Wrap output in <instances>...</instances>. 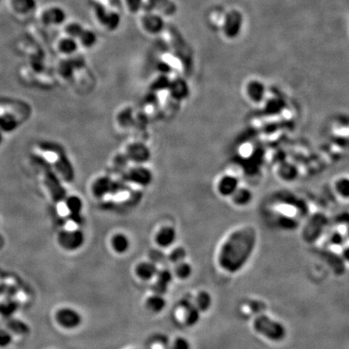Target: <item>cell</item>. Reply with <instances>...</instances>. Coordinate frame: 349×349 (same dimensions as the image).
Instances as JSON below:
<instances>
[{
  "mask_svg": "<svg viewBox=\"0 0 349 349\" xmlns=\"http://www.w3.org/2000/svg\"><path fill=\"white\" fill-rule=\"evenodd\" d=\"M256 242V230L252 226L234 230L220 248L218 256L220 267L229 273L240 271L252 255Z\"/></svg>",
  "mask_w": 349,
  "mask_h": 349,
  "instance_id": "1",
  "label": "cell"
},
{
  "mask_svg": "<svg viewBox=\"0 0 349 349\" xmlns=\"http://www.w3.org/2000/svg\"><path fill=\"white\" fill-rule=\"evenodd\" d=\"M255 314L253 327L259 335L274 342H280L286 338V329L282 322L274 320L265 312Z\"/></svg>",
  "mask_w": 349,
  "mask_h": 349,
  "instance_id": "2",
  "label": "cell"
},
{
  "mask_svg": "<svg viewBox=\"0 0 349 349\" xmlns=\"http://www.w3.org/2000/svg\"><path fill=\"white\" fill-rule=\"evenodd\" d=\"M240 185L238 175L230 171H224L216 177L213 188L219 197L229 199Z\"/></svg>",
  "mask_w": 349,
  "mask_h": 349,
  "instance_id": "3",
  "label": "cell"
},
{
  "mask_svg": "<svg viewBox=\"0 0 349 349\" xmlns=\"http://www.w3.org/2000/svg\"><path fill=\"white\" fill-rule=\"evenodd\" d=\"M244 98L251 105H259L267 97V85L259 78H250L242 86Z\"/></svg>",
  "mask_w": 349,
  "mask_h": 349,
  "instance_id": "4",
  "label": "cell"
},
{
  "mask_svg": "<svg viewBox=\"0 0 349 349\" xmlns=\"http://www.w3.org/2000/svg\"><path fill=\"white\" fill-rule=\"evenodd\" d=\"M58 242L66 251H76L84 244V233L81 230H63L58 234Z\"/></svg>",
  "mask_w": 349,
  "mask_h": 349,
  "instance_id": "5",
  "label": "cell"
},
{
  "mask_svg": "<svg viewBox=\"0 0 349 349\" xmlns=\"http://www.w3.org/2000/svg\"><path fill=\"white\" fill-rule=\"evenodd\" d=\"M327 218L324 214H316L306 224V228L303 230V238L308 242L316 241L322 231L327 226Z\"/></svg>",
  "mask_w": 349,
  "mask_h": 349,
  "instance_id": "6",
  "label": "cell"
},
{
  "mask_svg": "<svg viewBox=\"0 0 349 349\" xmlns=\"http://www.w3.org/2000/svg\"><path fill=\"white\" fill-rule=\"evenodd\" d=\"M243 17L238 10H231L226 14L224 21V33L228 38H235L242 30Z\"/></svg>",
  "mask_w": 349,
  "mask_h": 349,
  "instance_id": "7",
  "label": "cell"
},
{
  "mask_svg": "<svg viewBox=\"0 0 349 349\" xmlns=\"http://www.w3.org/2000/svg\"><path fill=\"white\" fill-rule=\"evenodd\" d=\"M56 321L61 327L66 329H75L80 326L82 318L81 314L74 309L62 308L57 311Z\"/></svg>",
  "mask_w": 349,
  "mask_h": 349,
  "instance_id": "8",
  "label": "cell"
},
{
  "mask_svg": "<svg viewBox=\"0 0 349 349\" xmlns=\"http://www.w3.org/2000/svg\"><path fill=\"white\" fill-rule=\"evenodd\" d=\"M126 181L138 186H147L152 181V173L143 166L129 169L125 175Z\"/></svg>",
  "mask_w": 349,
  "mask_h": 349,
  "instance_id": "9",
  "label": "cell"
},
{
  "mask_svg": "<svg viewBox=\"0 0 349 349\" xmlns=\"http://www.w3.org/2000/svg\"><path fill=\"white\" fill-rule=\"evenodd\" d=\"M253 199L254 193L252 189L246 185H242V183L229 198L230 202L238 207H246L249 206L252 202Z\"/></svg>",
  "mask_w": 349,
  "mask_h": 349,
  "instance_id": "10",
  "label": "cell"
},
{
  "mask_svg": "<svg viewBox=\"0 0 349 349\" xmlns=\"http://www.w3.org/2000/svg\"><path fill=\"white\" fill-rule=\"evenodd\" d=\"M181 308L185 311V322L188 327H193L198 323L201 318V311L197 309L194 300L185 298L181 302Z\"/></svg>",
  "mask_w": 349,
  "mask_h": 349,
  "instance_id": "11",
  "label": "cell"
},
{
  "mask_svg": "<svg viewBox=\"0 0 349 349\" xmlns=\"http://www.w3.org/2000/svg\"><path fill=\"white\" fill-rule=\"evenodd\" d=\"M65 206L69 212V218L72 222L80 225L82 222L81 212L82 210V200L76 196L66 197L63 201Z\"/></svg>",
  "mask_w": 349,
  "mask_h": 349,
  "instance_id": "12",
  "label": "cell"
},
{
  "mask_svg": "<svg viewBox=\"0 0 349 349\" xmlns=\"http://www.w3.org/2000/svg\"><path fill=\"white\" fill-rule=\"evenodd\" d=\"M142 25L148 33L157 34L163 30L165 22L159 15L147 13L142 18Z\"/></svg>",
  "mask_w": 349,
  "mask_h": 349,
  "instance_id": "13",
  "label": "cell"
},
{
  "mask_svg": "<svg viewBox=\"0 0 349 349\" xmlns=\"http://www.w3.org/2000/svg\"><path fill=\"white\" fill-rule=\"evenodd\" d=\"M333 193L340 199L347 201L349 196V179L347 174H341L335 177L331 182Z\"/></svg>",
  "mask_w": 349,
  "mask_h": 349,
  "instance_id": "14",
  "label": "cell"
},
{
  "mask_svg": "<svg viewBox=\"0 0 349 349\" xmlns=\"http://www.w3.org/2000/svg\"><path fill=\"white\" fill-rule=\"evenodd\" d=\"M66 20V13L58 7L50 8L42 14V21L46 25H59Z\"/></svg>",
  "mask_w": 349,
  "mask_h": 349,
  "instance_id": "15",
  "label": "cell"
},
{
  "mask_svg": "<svg viewBox=\"0 0 349 349\" xmlns=\"http://www.w3.org/2000/svg\"><path fill=\"white\" fill-rule=\"evenodd\" d=\"M157 281L153 286V291L155 294L163 295L168 290V286L172 282V273L168 269H162L158 271L156 275Z\"/></svg>",
  "mask_w": 349,
  "mask_h": 349,
  "instance_id": "16",
  "label": "cell"
},
{
  "mask_svg": "<svg viewBox=\"0 0 349 349\" xmlns=\"http://www.w3.org/2000/svg\"><path fill=\"white\" fill-rule=\"evenodd\" d=\"M177 237V230L171 226H164L161 228L156 234L155 241L158 246L166 248L176 242Z\"/></svg>",
  "mask_w": 349,
  "mask_h": 349,
  "instance_id": "17",
  "label": "cell"
},
{
  "mask_svg": "<svg viewBox=\"0 0 349 349\" xmlns=\"http://www.w3.org/2000/svg\"><path fill=\"white\" fill-rule=\"evenodd\" d=\"M114 184L109 177L98 178L93 185V193L95 197L102 198L113 191Z\"/></svg>",
  "mask_w": 349,
  "mask_h": 349,
  "instance_id": "18",
  "label": "cell"
},
{
  "mask_svg": "<svg viewBox=\"0 0 349 349\" xmlns=\"http://www.w3.org/2000/svg\"><path fill=\"white\" fill-rule=\"evenodd\" d=\"M158 272L157 265L152 262H142L136 268L137 275L143 281H150L155 278Z\"/></svg>",
  "mask_w": 349,
  "mask_h": 349,
  "instance_id": "19",
  "label": "cell"
},
{
  "mask_svg": "<svg viewBox=\"0 0 349 349\" xmlns=\"http://www.w3.org/2000/svg\"><path fill=\"white\" fill-rule=\"evenodd\" d=\"M126 155L131 160L135 161V162H142V161L150 158V152L142 145L134 144L128 146Z\"/></svg>",
  "mask_w": 349,
  "mask_h": 349,
  "instance_id": "20",
  "label": "cell"
},
{
  "mask_svg": "<svg viewBox=\"0 0 349 349\" xmlns=\"http://www.w3.org/2000/svg\"><path fill=\"white\" fill-rule=\"evenodd\" d=\"M146 308L154 314H158L164 310L166 306V302L162 295L155 294L150 296L146 299Z\"/></svg>",
  "mask_w": 349,
  "mask_h": 349,
  "instance_id": "21",
  "label": "cell"
},
{
  "mask_svg": "<svg viewBox=\"0 0 349 349\" xmlns=\"http://www.w3.org/2000/svg\"><path fill=\"white\" fill-rule=\"evenodd\" d=\"M112 246L116 252L118 254H124L130 249V239L126 234H115L112 238Z\"/></svg>",
  "mask_w": 349,
  "mask_h": 349,
  "instance_id": "22",
  "label": "cell"
},
{
  "mask_svg": "<svg viewBox=\"0 0 349 349\" xmlns=\"http://www.w3.org/2000/svg\"><path fill=\"white\" fill-rule=\"evenodd\" d=\"M212 302H213V299H212L210 293H208L207 291H204V290L199 292L194 299V303L201 313L206 312L210 310L212 306Z\"/></svg>",
  "mask_w": 349,
  "mask_h": 349,
  "instance_id": "23",
  "label": "cell"
},
{
  "mask_svg": "<svg viewBox=\"0 0 349 349\" xmlns=\"http://www.w3.org/2000/svg\"><path fill=\"white\" fill-rule=\"evenodd\" d=\"M36 0H13V8L21 14H28L35 10Z\"/></svg>",
  "mask_w": 349,
  "mask_h": 349,
  "instance_id": "24",
  "label": "cell"
},
{
  "mask_svg": "<svg viewBox=\"0 0 349 349\" xmlns=\"http://www.w3.org/2000/svg\"><path fill=\"white\" fill-rule=\"evenodd\" d=\"M17 126L18 121L14 116L9 113L0 116V131L10 133L14 131Z\"/></svg>",
  "mask_w": 349,
  "mask_h": 349,
  "instance_id": "25",
  "label": "cell"
},
{
  "mask_svg": "<svg viewBox=\"0 0 349 349\" xmlns=\"http://www.w3.org/2000/svg\"><path fill=\"white\" fill-rule=\"evenodd\" d=\"M20 308L17 301L8 299L0 303V314L6 318H12Z\"/></svg>",
  "mask_w": 349,
  "mask_h": 349,
  "instance_id": "26",
  "label": "cell"
},
{
  "mask_svg": "<svg viewBox=\"0 0 349 349\" xmlns=\"http://www.w3.org/2000/svg\"><path fill=\"white\" fill-rule=\"evenodd\" d=\"M58 47L62 54L69 55L74 54V52L76 51L78 49V43L76 40L73 37H68L60 41Z\"/></svg>",
  "mask_w": 349,
  "mask_h": 349,
  "instance_id": "27",
  "label": "cell"
},
{
  "mask_svg": "<svg viewBox=\"0 0 349 349\" xmlns=\"http://www.w3.org/2000/svg\"><path fill=\"white\" fill-rule=\"evenodd\" d=\"M9 318L10 319L7 323L8 327L10 329L11 331H13L16 334H18V335H27L28 333L30 331L29 326L25 322L18 320V319Z\"/></svg>",
  "mask_w": 349,
  "mask_h": 349,
  "instance_id": "28",
  "label": "cell"
},
{
  "mask_svg": "<svg viewBox=\"0 0 349 349\" xmlns=\"http://www.w3.org/2000/svg\"><path fill=\"white\" fill-rule=\"evenodd\" d=\"M175 273L177 278L181 280H187L190 278L193 273V268L189 263L182 261L181 263L177 264Z\"/></svg>",
  "mask_w": 349,
  "mask_h": 349,
  "instance_id": "29",
  "label": "cell"
},
{
  "mask_svg": "<svg viewBox=\"0 0 349 349\" xmlns=\"http://www.w3.org/2000/svg\"><path fill=\"white\" fill-rule=\"evenodd\" d=\"M121 17L118 13L111 12L108 13L107 17L104 21L103 25H105L109 30L114 31L117 30L121 25Z\"/></svg>",
  "mask_w": 349,
  "mask_h": 349,
  "instance_id": "30",
  "label": "cell"
},
{
  "mask_svg": "<svg viewBox=\"0 0 349 349\" xmlns=\"http://www.w3.org/2000/svg\"><path fill=\"white\" fill-rule=\"evenodd\" d=\"M78 38L80 39L82 45L86 48L93 47L97 42V34L89 29H84Z\"/></svg>",
  "mask_w": 349,
  "mask_h": 349,
  "instance_id": "31",
  "label": "cell"
},
{
  "mask_svg": "<svg viewBox=\"0 0 349 349\" xmlns=\"http://www.w3.org/2000/svg\"><path fill=\"white\" fill-rule=\"evenodd\" d=\"M187 256V251L182 246L175 248L169 254L168 259L173 264H179L182 261H185V258Z\"/></svg>",
  "mask_w": 349,
  "mask_h": 349,
  "instance_id": "32",
  "label": "cell"
},
{
  "mask_svg": "<svg viewBox=\"0 0 349 349\" xmlns=\"http://www.w3.org/2000/svg\"><path fill=\"white\" fill-rule=\"evenodd\" d=\"M83 30H84V29H83L82 25L76 22L70 23L66 28V32L68 36L73 37L74 39L79 37Z\"/></svg>",
  "mask_w": 349,
  "mask_h": 349,
  "instance_id": "33",
  "label": "cell"
},
{
  "mask_svg": "<svg viewBox=\"0 0 349 349\" xmlns=\"http://www.w3.org/2000/svg\"><path fill=\"white\" fill-rule=\"evenodd\" d=\"M13 335L8 330H0V347H9L13 342Z\"/></svg>",
  "mask_w": 349,
  "mask_h": 349,
  "instance_id": "34",
  "label": "cell"
},
{
  "mask_svg": "<svg viewBox=\"0 0 349 349\" xmlns=\"http://www.w3.org/2000/svg\"><path fill=\"white\" fill-rule=\"evenodd\" d=\"M166 0H147L143 8L146 13H152L153 11L158 10L159 8L164 4Z\"/></svg>",
  "mask_w": 349,
  "mask_h": 349,
  "instance_id": "35",
  "label": "cell"
},
{
  "mask_svg": "<svg viewBox=\"0 0 349 349\" xmlns=\"http://www.w3.org/2000/svg\"><path fill=\"white\" fill-rule=\"evenodd\" d=\"M94 9L95 14H96L97 20L103 25L104 21H105V18L107 17L109 12L106 10V9L103 5H100V4H97V5H95Z\"/></svg>",
  "mask_w": 349,
  "mask_h": 349,
  "instance_id": "36",
  "label": "cell"
},
{
  "mask_svg": "<svg viewBox=\"0 0 349 349\" xmlns=\"http://www.w3.org/2000/svg\"><path fill=\"white\" fill-rule=\"evenodd\" d=\"M128 9L131 13H138L143 8V0H126Z\"/></svg>",
  "mask_w": 349,
  "mask_h": 349,
  "instance_id": "37",
  "label": "cell"
},
{
  "mask_svg": "<svg viewBox=\"0 0 349 349\" xmlns=\"http://www.w3.org/2000/svg\"><path fill=\"white\" fill-rule=\"evenodd\" d=\"M171 349H191V345L184 337H178L175 339Z\"/></svg>",
  "mask_w": 349,
  "mask_h": 349,
  "instance_id": "38",
  "label": "cell"
},
{
  "mask_svg": "<svg viewBox=\"0 0 349 349\" xmlns=\"http://www.w3.org/2000/svg\"><path fill=\"white\" fill-rule=\"evenodd\" d=\"M249 308L254 314L257 313L265 312L266 309V305L260 301L252 300L249 302Z\"/></svg>",
  "mask_w": 349,
  "mask_h": 349,
  "instance_id": "39",
  "label": "cell"
},
{
  "mask_svg": "<svg viewBox=\"0 0 349 349\" xmlns=\"http://www.w3.org/2000/svg\"><path fill=\"white\" fill-rule=\"evenodd\" d=\"M329 242L331 244L339 245L343 242V237L338 232H335L329 238Z\"/></svg>",
  "mask_w": 349,
  "mask_h": 349,
  "instance_id": "40",
  "label": "cell"
},
{
  "mask_svg": "<svg viewBox=\"0 0 349 349\" xmlns=\"http://www.w3.org/2000/svg\"><path fill=\"white\" fill-rule=\"evenodd\" d=\"M150 257H151V259L154 262H161V261L163 260V259H165L164 255L159 251H151Z\"/></svg>",
  "mask_w": 349,
  "mask_h": 349,
  "instance_id": "41",
  "label": "cell"
},
{
  "mask_svg": "<svg viewBox=\"0 0 349 349\" xmlns=\"http://www.w3.org/2000/svg\"><path fill=\"white\" fill-rule=\"evenodd\" d=\"M3 140H4V138H3L2 132L0 131V145L2 144Z\"/></svg>",
  "mask_w": 349,
  "mask_h": 349,
  "instance_id": "42",
  "label": "cell"
},
{
  "mask_svg": "<svg viewBox=\"0 0 349 349\" xmlns=\"http://www.w3.org/2000/svg\"><path fill=\"white\" fill-rule=\"evenodd\" d=\"M0 2H1V0H0Z\"/></svg>",
  "mask_w": 349,
  "mask_h": 349,
  "instance_id": "43",
  "label": "cell"
}]
</instances>
